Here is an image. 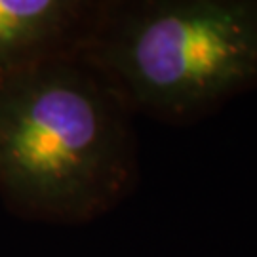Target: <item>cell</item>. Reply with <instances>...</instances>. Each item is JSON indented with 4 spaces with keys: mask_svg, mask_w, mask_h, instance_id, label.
I'll list each match as a JSON object with an SVG mask.
<instances>
[{
    "mask_svg": "<svg viewBox=\"0 0 257 257\" xmlns=\"http://www.w3.org/2000/svg\"><path fill=\"white\" fill-rule=\"evenodd\" d=\"M134 112L80 54L0 78V198L14 215L86 225L138 191Z\"/></svg>",
    "mask_w": 257,
    "mask_h": 257,
    "instance_id": "1",
    "label": "cell"
},
{
    "mask_svg": "<svg viewBox=\"0 0 257 257\" xmlns=\"http://www.w3.org/2000/svg\"><path fill=\"white\" fill-rule=\"evenodd\" d=\"M80 57L134 114L193 126L257 90V0H101Z\"/></svg>",
    "mask_w": 257,
    "mask_h": 257,
    "instance_id": "2",
    "label": "cell"
},
{
    "mask_svg": "<svg viewBox=\"0 0 257 257\" xmlns=\"http://www.w3.org/2000/svg\"><path fill=\"white\" fill-rule=\"evenodd\" d=\"M101 0H0V78L37 63L78 55Z\"/></svg>",
    "mask_w": 257,
    "mask_h": 257,
    "instance_id": "3",
    "label": "cell"
}]
</instances>
